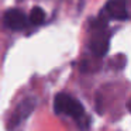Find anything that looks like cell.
<instances>
[{
  "label": "cell",
  "mask_w": 131,
  "mask_h": 131,
  "mask_svg": "<svg viewBox=\"0 0 131 131\" xmlns=\"http://www.w3.org/2000/svg\"><path fill=\"white\" fill-rule=\"evenodd\" d=\"M54 108L58 114H65L72 118H80L85 114V108H83L82 103L66 93L57 94L54 100Z\"/></svg>",
  "instance_id": "6da1fadb"
},
{
  "label": "cell",
  "mask_w": 131,
  "mask_h": 131,
  "mask_svg": "<svg viewBox=\"0 0 131 131\" xmlns=\"http://www.w3.org/2000/svg\"><path fill=\"white\" fill-rule=\"evenodd\" d=\"M90 47H92V51L96 55H100V57L107 52L108 35H107V31H106L103 24L97 28V31L93 32V37H92V41H90Z\"/></svg>",
  "instance_id": "7a4b0ae2"
},
{
  "label": "cell",
  "mask_w": 131,
  "mask_h": 131,
  "mask_svg": "<svg viewBox=\"0 0 131 131\" xmlns=\"http://www.w3.org/2000/svg\"><path fill=\"white\" fill-rule=\"evenodd\" d=\"M4 24L10 30L18 31V30H23L27 26V17L24 16L23 12L12 9L9 12H6V14H4Z\"/></svg>",
  "instance_id": "3957f363"
},
{
  "label": "cell",
  "mask_w": 131,
  "mask_h": 131,
  "mask_svg": "<svg viewBox=\"0 0 131 131\" xmlns=\"http://www.w3.org/2000/svg\"><path fill=\"white\" fill-rule=\"evenodd\" d=\"M107 14L116 20H128V7L125 0H110L107 3Z\"/></svg>",
  "instance_id": "277c9868"
},
{
  "label": "cell",
  "mask_w": 131,
  "mask_h": 131,
  "mask_svg": "<svg viewBox=\"0 0 131 131\" xmlns=\"http://www.w3.org/2000/svg\"><path fill=\"white\" fill-rule=\"evenodd\" d=\"M45 20V13L41 7H34L30 13V21H31L34 26H38V24H42V21Z\"/></svg>",
  "instance_id": "5b68a950"
}]
</instances>
